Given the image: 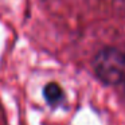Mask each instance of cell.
Returning a JSON list of instances; mask_svg holds the SVG:
<instances>
[{"label": "cell", "instance_id": "1", "mask_svg": "<svg viewBox=\"0 0 125 125\" xmlns=\"http://www.w3.org/2000/svg\"><path fill=\"white\" fill-rule=\"evenodd\" d=\"M93 70L102 83L118 85L125 78V54L116 47H104L93 58Z\"/></svg>", "mask_w": 125, "mask_h": 125}, {"label": "cell", "instance_id": "2", "mask_svg": "<svg viewBox=\"0 0 125 125\" xmlns=\"http://www.w3.org/2000/svg\"><path fill=\"white\" fill-rule=\"evenodd\" d=\"M43 97L51 106H58L65 100V93L57 82H50L43 87Z\"/></svg>", "mask_w": 125, "mask_h": 125}]
</instances>
